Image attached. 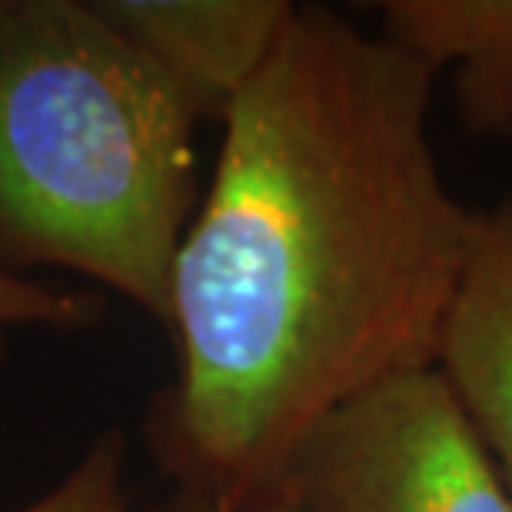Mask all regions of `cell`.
<instances>
[{
	"label": "cell",
	"instance_id": "6da1fadb",
	"mask_svg": "<svg viewBox=\"0 0 512 512\" xmlns=\"http://www.w3.org/2000/svg\"><path fill=\"white\" fill-rule=\"evenodd\" d=\"M436 74L380 30L296 4L220 120L143 436L173 493L250 503L350 396L433 366L473 213L446 187Z\"/></svg>",
	"mask_w": 512,
	"mask_h": 512
},
{
	"label": "cell",
	"instance_id": "7a4b0ae2",
	"mask_svg": "<svg viewBox=\"0 0 512 512\" xmlns=\"http://www.w3.org/2000/svg\"><path fill=\"white\" fill-rule=\"evenodd\" d=\"M197 117L94 0H0V270H64L163 326Z\"/></svg>",
	"mask_w": 512,
	"mask_h": 512
},
{
	"label": "cell",
	"instance_id": "3957f363",
	"mask_svg": "<svg viewBox=\"0 0 512 512\" xmlns=\"http://www.w3.org/2000/svg\"><path fill=\"white\" fill-rule=\"evenodd\" d=\"M290 512H512V489L436 366L340 403L280 479Z\"/></svg>",
	"mask_w": 512,
	"mask_h": 512
},
{
	"label": "cell",
	"instance_id": "277c9868",
	"mask_svg": "<svg viewBox=\"0 0 512 512\" xmlns=\"http://www.w3.org/2000/svg\"><path fill=\"white\" fill-rule=\"evenodd\" d=\"M197 124H220L290 20V0H94Z\"/></svg>",
	"mask_w": 512,
	"mask_h": 512
},
{
	"label": "cell",
	"instance_id": "5b68a950",
	"mask_svg": "<svg viewBox=\"0 0 512 512\" xmlns=\"http://www.w3.org/2000/svg\"><path fill=\"white\" fill-rule=\"evenodd\" d=\"M433 366L512 489V197L473 213Z\"/></svg>",
	"mask_w": 512,
	"mask_h": 512
},
{
	"label": "cell",
	"instance_id": "8992f818",
	"mask_svg": "<svg viewBox=\"0 0 512 512\" xmlns=\"http://www.w3.org/2000/svg\"><path fill=\"white\" fill-rule=\"evenodd\" d=\"M380 34L439 77L466 130L512 137V0H383Z\"/></svg>",
	"mask_w": 512,
	"mask_h": 512
},
{
	"label": "cell",
	"instance_id": "52a82bcc",
	"mask_svg": "<svg viewBox=\"0 0 512 512\" xmlns=\"http://www.w3.org/2000/svg\"><path fill=\"white\" fill-rule=\"evenodd\" d=\"M14 512H130L124 433H100L60 483Z\"/></svg>",
	"mask_w": 512,
	"mask_h": 512
},
{
	"label": "cell",
	"instance_id": "ba28073f",
	"mask_svg": "<svg viewBox=\"0 0 512 512\" xmlns=\"http://www.w3.org/2000/svg\"><path fill=\"white\" fill-rule=\"evenodd\" d=\"M100 316H104V300L97 293L0 270V363L7 360L10 336L17 330L50 326L64 333H84L100 323Z\"/></svg>",
	"mask_w": 512,
	"mask_h": 512
},
{
	"label": "cell",
	"instance_id": "9c48e42d",
	"mask_svg": "<svg viewBox=\"0 0 512 512\" xmlns=\"http://www.w3.org/2000/svg\"><path fill=\"white\" fill-rule=\"evenodd\" d=\"M147 512H290L280 493L250 499V503H210V499H197L187 493H170L160 499V503L147 506Z\"/></svg>",
	"mask_w": 512,
	"mask_h": 512
}]
</instances>
